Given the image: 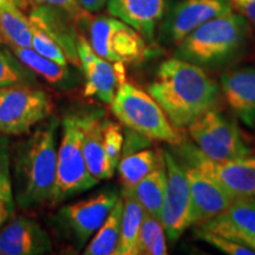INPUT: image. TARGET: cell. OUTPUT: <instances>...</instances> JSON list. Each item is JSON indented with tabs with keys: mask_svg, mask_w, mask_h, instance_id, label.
Returning <instances> with one entry per match:
<instances>
[{
	"mask_svg": "<svg viewBox=\"0 0 255 255\" xmlns=\"http://www.w3.org/2000/svg\"><path fill=\"white\" fill-rule=\"evenodd\" d=\"M255 252V196L235 197L225 212L197 226Z\"/></svg>",
	"mask_w": 255,
	"mask_h": 255,
	"instance_id": "obj_13",
	"label": "cell"
},
{
	"mask_svg": "<svg viewBox=\"0 0 255 255\" xmlns=\"http://www.w3.org/2000/svg\"><path fill=\"white\" fill-rule=\"evenodd\" d=\"M30 2L33 6H50V7L62 9L77 21L85 20L88 17V11L78 5L77 0H30Z\"/></svg>",
	"mask_w": 255,
	"mask_h": 255,
	"instance_id": "obj_33",
	"label": "cell"
},
{
	"mask_svg": "<svg viewBox=\"0 0 255 255\" xmlns=\"http://www.w3.org/2000/svg\"><path fill=\"white\" fill-rule=\"evenodd\" d=\"M78 55L85 75V96H96L104 103L111 104L117 89L126 82V66L102 58L83 36L78 38Z\"/></svg>",
	"mask_w": 255,
	"mask_h": 255,
	"instance_id": "obj_12",
	"label": "cell"
},
{
	"mask_svg": "<svg viewBox=\"0 0 255 255\" xmlns=\"http://www.w3.org/2000/svg\"><path fill=\"white\" fill-rule=\"evenodd\" d=\"M233 8V0H180L165 15L162 40L167 45H177L195 28Z\"/></svg>",
	"mask_w": 255,
	"mask_h": 255,
	"instance_id": "obj_11",
	"label": "cell"
},
{
	"mask_svg": "<svg viewBox=\"0 0 255 255\" xmlns=\"http://www.w3.org/2000/svg\"><path fill=\"white\" fill-rule=\"evenodd\" d=\"M0 255H2V253H1V251H0Z\"/></svg>",
	"mask_w": 255,
	"mask_h": 255,
	"instance_id": "obj_38",
	"label": "cell"
},
{
	"mask_svg": "<svg viewBox=\"0 0 255 255\" xmlns=\"http://www.w3.org/2000/svg\"><path fill=\"white\" fill-rule=\"evenodd\" d=\"M24 77V70L11 53L0 49V88L17 84Z\"/></svg>",
	"mask_w": 255,
	"mask_h": 255,
	"instance_id": "obj_32",
	"label": "cell"
},
{
	"mask_svg": "<svg viewBox=\"0 0 255 255\" xmlns=\"http://www.w3.org/2000/svg\"><path fill=\"white\" fill-rule=\"evenodd\" d=\"M175 146L178 148L181 163L214 180L234 199L255 196V156L215 161L203 155L194 143L184 139Z\"/></svg>",
	"mask_w": 255,
	"mask_h": 255,
	"instance_id": "obj_6",
	"label": "cell"
},
{
	"mask_svg": "<svg viewBox=\"0 0 255 255\" xmlns=\"http://www.w3.org/2000/svg\"><path fill=\"white\" fill-rule=\"evenodd\" d=\"M163 163V151L152 149H143L124 155L117 165L123 188L133 187Z\"/></svg>",
	"mask_w": 255,
	"mask_h": 255,
	"instance_id": "obj_24",
	"label": "cell"
},
{
	"mask_svg": "<svg viewBox=\"0 0 255 255\" xmlns=\"http://www.w3.org/2000/svg\"><path fill=\"white\" fill-rule=\"evenodd\" d=\"M234 7L238 9L239 13H241L247 19L251 26L255 28V0L246 2H234Z\"/></svg>",
	"mask_w": 255,
	"mask_h": 255,
	"instance_id": "obj_34",
	"label": "cell"
},
{
	"mask_svg": "<svg viewBox=\"0 0 255 255\" xmlns=\"http://www.w3.org/2000/svg\"><path fill=\"white\" fill-rule=\"evenodd\" d=\"M13 209L14 201L9 176L7 146L4 141H0V226L12 215Z\"/></svg>",
	"mask_w": 255,
	"mask_h": 255,
	"instance_id": "obj_28",
	"label": "cell"
},
{
	"mask_svg": "<svg viewBox=\"0 0 255 255\" xmlns=\"http://www.w3.org/2000/svg\"><path fill=\"white\" fill-rule=\"evenodd\" d=\"M52 110L46 92L20 84L0 88V133L21 135L49 117Z\"/></svg>",
	"mask_w": 255,
	"mask_h": 255,
	"instance_id": "obj_9",
	"label": "cell"
},
{
	"mask_svg": "<svg viewBox=\"0 0 255 255\" xmlns=\"http://www.w3.org/2000/svg\"><path fill=\"white\" fill-rule=\"evenodd\" d=\"M195 235L197 239L207 242V244H209L210 246L216 248V250L222 252V253H226L229 255H254L255 254L254 251H252L251 248L244 246V245L239 244V242H235L231 240V239L221 237V235L215 234V233L213 232L206 231V229L197 227V226L195 229Z\"/></svg>",
	"mask_w": 255,
	"mask_h": 255,
	"instance_id": "obj_30",
	"label": "cell"
},
{
	"mask_svg": "<svg viewBox=\"0 0 255 255\" xmlns=\"http://www.w3.org/2000/svg\"><path fill=\"white\" fill-rule=\"evenodd\" d=\"M2 255H34L49 253L51 242L40 226L26 218H15L0 232Z\"/></svg>",
	"mask_w": 255,
	"mask_h": 255,
	"instance_id": "obj_19",
	"label": "cell"
},
{
	"mask_svg": "<svg viewBox=\"0 0 255 255\" xmlns=\"http://www.w3.org/2000/svg\"><path fill=\"white\" fill-rule=\"evenodd\" d=\"M108 0H77L78 5L88 12H98L104 7Z\"/></svg>",
	"mask_w": 255,
	"mask_h": 255,
	"instance_id": "obj_35",
	"label": "cell"
},
{
	"mask_svg": "<svg viewBox=\"0 0 255 255\" xmlns=\"http://www.w3.org/2000/svg\"><path fill=\"white\" fill-rule=\"evenodd\" d=\"M82 128V149L90 174L96 180H109L115 169L111 167L104 148L103 123L95 115L79 117Z\"/></svg>",
	"mask_w": 255,
	"mask_h": 255,
	"instance_id": "obj_20",
	"label": "cell"
},
{
	"mask_svg": "<svg viewBox=\"0 0 255 255\" xmlns=\"http://www.w3.org/2000/svg\"><path fill=\"white\" fill-rule=\"evenodd\" d=\"M98 183L89 171L82 149V128L79 117L64 120V132L57 151V182L53 202L73 194L88 190Z\"/></svg>",
	"mask_w": 255,
	"mask_h": 255,
	"instance_id": "obj_7",
	"label": "cell"
},
{
	"mask_svg": "<svg viewBox=\"0 0 255 255\" xmlns=\"http://www.w3.org/2000/svg\"><path fill=\"white\" fill-rule=\"evenodd\" d=\"M122 223L119 246L115 255H137V244L145 210L130 194L122 191Z\"/></svg>",
	"mask_w": 255,
	"mask_h": 255,
	"instance_id": "obj_23",
	"label": "cell"
},
{
	"mask_svg": "<svg viewBox=\"0 0 255 255\" xmlns=\"http://www.w3.org/2000/svg\"><path fill=\"white\" fill-rule=\"evenodd\" d=\"M55 124L40 129L21 148L15 163L17 201L28 207L55 200L57 151Z\"/></svg>",
	"mask_w": 255,
	"mask_h": 255,
	"instance_id": "obj_3",
	"label": "cell"
},
{
	"mask_svg": "<svg viewBox=\"0 0 255 255\" xmlns=\"http://www.w3.org/2000/svg\"><path fill=\"white\" fill-rule=\"evenodd\" d=\"M0 2H1V0H0ZM0 41H1V40H0Z\"/></svg>",
	"mask_w": 255,
	"mask_h": 255,
	"instance_id": "obj_39",
	"label": "cell"
},
{
	"mask_svg": "<svg viewBox=\"0 0 255 255\" xmlns=\"http://www.w3.org/2000/svg\"><path fill=\"white\" fill-rule=\"evenodd\" d=\"M12 52L28 69L46 79L49 83H58L65 78L68 70L66 66L53 62L46 57L39 55L32 47H11Z\"/></svg>",
	"mask_w": 255,
	"mask_h": 255,
	"instance_id": "obj_26",
	"label": "cell"
},
{
	"mask_svg": "<svg viewBox=\"0 0 255 255\" xmlns=\"http://www.w3.org/2000/svg\"><path fill=\"white\" fill-rule=\"evenodd\" d=\"M0 40L9 47H32L30 19L8 0L0 2Z\"/></svg>",
	"mask_w": 255,
	"mask_h": 255,
	"instance_id": "obj_22",
	"label": "cell"
},
{
	"mask_svg": "<svg viewBox=\"0 0 255 255\" xmlns=\"http://www.w3.org/2000/svg\"><path fill=\"white\" fill-rule=\"evenodd\" d=\"M165 187H167V168L164 161L163 164L159 165L138 183L131 188H123L122 191L135 197L146 214L161 220Z\"/></svg>",
	"mask_w": 255,
	"mask_h": 255,
	"instance_id": "obj_21",
	"label": "cell"
},
{
	"mask_svg": "<svg viewBox=\"0 0 255 255\" xmlns=\"http://www.w3.org/2000/svg\"><path fill=\"white\" fill-rule=\"evenodd\" d=\"M90 45L98 56L113 63H141L148 53L146 40L135 28L115 17L92 19Z\"/></svg>",
	"mask_w": 255,
	"mask_h": 255,
	"instance_id": "obj_8",
	"label": "cell"
},
{
	"mask_svg": "<svg viewBox=\"0 0 255 255\" xmlns=\"http://www.w3.org/2000/svg\"><path fill=\"white\" fill-rule=\"evenodd\" d=\"M187 129L199 150L215 161H227L252 155V148L235 121L216 108L197 117Z\"/></svg>",
	"mask_w": 255,
	"mask_h": 255,
	"instance_id": "obj_5",
	"label": "cell"
},
{
	"mask_svg": "<svg viewBox=\"0 0 255 255\" xmlns=\"http://www.w3.org/2000/svg\"><path fill=\"white\" fill-rule=\"evenodd\" d=\"M28 19L43 28L58 44L69 63L81 68L78 55L79 36L75 30V24L78 21L75 18L62 9L50 6H34Z\"/></svg>",
	"mask_w": 255,
	"mask_h": 255,
	"instance_id": "obj_17",
	"label": "cell"
},
{
	"mask_svg": "<svg viewBox=\"0 0 255 255\" xmlns=\"http://www.w3.org/2000/svg\"><path fill=\"white\" fill-rule=\"evenodd\" d=\"M122 214L123 199L120 197L103 225L96 232L94 239L85 248V255H115L120 241Z\"/></svg>",
	"mask_w": 255,
	"mask_h": 255,
	"instance_id": "obj_25",
	"label": "cell"
},
{
	"mask_svg": "<svg viewBox=\"0 0 255 255\" xmlns=\"http://www.w3.org/2000/svg\"><path fill=\"white\" fill-rule=\"evenodd\" d=\"M148 91L177 129L215 108L221 94L220 85L203 68L176 57L159 65Z\"/></svg>",
	"mask_w": 255,
	"mask_h": 255,
	"instance_id": "obj_1",
	"label": "cell"
},
{
	"mask_svg": "<svg viewBox=\"0 0 255 255\" xmlns=\"http://www.w3.org/2000/svg\"><path fill=\"white\" fill-rule=\"evenodd\" d=\"M108 12L152 41L165 14L167 0H108Z\"/></svg>",
	"mask_w": 255,
	"mask_h": 255,
	"instance_id": "obj_18",
	"label": "cell"
},
{
	"mask_svg": "<svg viewBox=\"0 0 255 255\" xmlns=\"http://www.w3.org/2000/svg\"><path fill=\"white\" fill-rule=\"evenodd\" d=\"M103 141L105 152L111 167L115 169L121 161L124 145V136L120 124L114 122L103 123Z\"/></svg>",
	"mask_w": 255,
	"mask_h": 255,
	"instance_id": "obj_31",
	"label": "cell"
},
{
	"mask_svg": "<svg viewBox=\"0 0 255 255\" xmlns=\"http://www.w3.org/2000/svg\"><path fill=\"white\" fill-rule=\"evenodd\" d=\"M184 168L190 188L191 226H200L225 212L234 197L197 169Z\"/></svg>",
	"mask_w": 255,
	"mask_h": 255,
	"instance_id": "obj_14",
	"label": "cell"
},
{
	"mask_svg": "<svg viewBox=\"0 0 255 255\" xmlns=\"http://www.w3.org/2000/svg\"><path fill=\"white\" fill-rule=\"evenodd\" d=\"M21 1V4L24 5V8H26L27 7V0H20Z\"/></svg>",
	"mask_w": 255,
	"mask_h": 255,
	"instance_id": "obj_37",
	"label": "cell"
},
{
	"mask_svg": "<svg viewBox=\"0 0 255 255\" xmlns=\"http://www.w3.org/2000/svg\"><path fill=\"white\" fill-rule=\"evenodd\" d=\"M246 1H251V0H233V4H234V2H246Z\"/></svg>",
	"mask_w": 255,
	"mask_h": 255,
	"instance_id": "obj_36",
	"label": "cell"
},
{
	"mask_svg": "<svg viewBox=\"0 0 255 255\" xmlns=\"http://www.w3.org/2000/svg\"><path fill=\"white\" fill-rule=\"evenodd\" d=\"M225 100L247 127H255V66L232 70L220 78Z\"/></svg>",
	"mask_w": 255,
	"mask_h": 255,
	"instance_id": "obj_16",
	"label": "cell"
},
{
	"mask_svg": "<svg viewBox=\"0 0 255 255\" xmlns=\"http://www.w3.org/2000/svg\"><path fill=\"white\" fill-rule=\"evenodd\" d=\"M167 187L161 210V223L169 241L176 242L191 226V196L186 168L173 154L163 151Z\"/></svg>",
	"mask_w": 255,
	"mask_h": 255,
	"instance_id": "obj_10",
	"label": "cell"
},
{
	"mask_svg": "<svg viewBox=\"0 0 255 255\" xmlns=\"http://www.w3.org/2000/svg\"><path fill=\"white\" fill-rule=\"evenodd\" d=\"M120 196L115 190L104 191L91 199L66 206L60 214L81 244H85L100 229Z\"/></svg>",
	"mask_w": 255,
	"mask_h": 255,
	"instance_id": "obj_15",
	"label": "cell"
},
{
	"mask_svg": "<svg viewBox=\"0 0 255 255\" xmlns=\"http://www.w3.org/2000/svg\"><path fill=\"white\" fill-rule=\"evenodd\" d=\"M137 254L165 255L168 254L165 245V232L161 220L146 214L143 219L139 231Z\"/></svg>",
	"mask_w": 255,
	"mask_h": 255,
	"instance_id": "obj_27",
	"label": "cell"
},
{
	"mask_svg": "<svg viewBox=\"0 0 255 255\" xmlns=\"http://www.w3.org/2000/svg\"><path fill=\"white\" fill-rule=\"evenodd\" d=\"M252 26L239 12H228L190 32L176 45L174 57L201 68H218L245 52Z\"/></svg>",
	"mask_w": 255,
	"mask_h": 255,
	"instance_id": "obj_2",
	"label": "cell"
},
{
	"mask_svg": "<svg viewBox=\"0 0 255 255\" xmlns=\"http://www.w3.org/2000/svg\"><path fill=\"white\" fill-rule=\"evenodd\" d=\"M111 109L121 123L148 139L171 145L183 141L157 101L132 83L123 82L120 85L111 102Z\"/></svg>",
	"mask_w": 255,
	"mask_h": 255,
	"instance_id": "obj_4",
	"label": "cell"
},
{
	"mask_svg": "<svg viewBox=\"0 0 255 255\" xmlns=\"http://www.w3.org/2000/svg\"><path fill=\"white\" fill-rule=\"evenodd\" d=\"M30 24L32 30V49L39 55L46 57L60 65L66 66L69 62L58 44L37 24L32 23V21H30Z\"/></svg>",
	"mask_w": 255,
	"mask_h": 255,
	"instance_id": "obj_29",
	"label": "cell"
}]
</instances>
